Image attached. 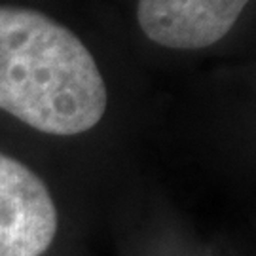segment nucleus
<instances>
[{
	"label": "nucleus",
	"mask_w": 256,
	"mask_h": 256,
	"mask_svg": "<svg viewBox=\"0 0 256 256\" xmlns=\"http://www.w3.org/2000/svg\"><path fill=\"white\" fill-rule=\"evenodd\" d=\"M57 209L42 178L0 154V256H40L54 243Z\"/></svg>",
	"instance_id": "obj_2"
},
{
	"label": "nucleus",
	"mask_w": 256,
	"mask_h": 256,
	"mask_svg": "<svg viewBox=\"0 0 256 256\" xmlns=\"http://www.w3.org/2000/svg\"><path fill=\"white\" fill-rule=\"evenodd\" d=\"M108 102L90 50L36 10L0 6V108L36 131L78 135Z\"/></svg>",
	"instance_id": "obj_1"
},
{
	"label": "nucleus",
	"mask_w": 256,
	"mask_h": 256,
	"mask_svg": "<svg viewBox=\"0 0 256 256\" xmlns=\"http://www.w3.org/2000/svg\"><path fill=\"white\" fill-rule=\"evenodd\" d=\"M248 0H138L137 19L152 42L171 50L212 46L236 25Z\"/></svg>",
	"instance_id": "obj_3"
}]
</instances>
